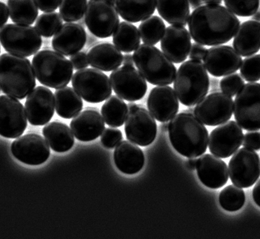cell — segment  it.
Wrapping results in <instances>:
<instances>
[{"instance_id": "cell-1", "label": "cell", "mask_w": 260, "mask_h": 239, "mask_svg": "<svg viewBox=\"0 0 260 239\" xmlns=\"http://www.w3.org/2000/svg\"><path fill=\"white\" fill-rule=\"evenodd\" d=\"M188 26L194 43L215 47L229 43L235 36L240 20L222 5L206 4L194 9Z\"/></svg>"}, {"instance_id": "cell-2", "label": "cell", "mask_w": 260, "mask_h": 239, "mask_svg": "<svg viewBox=\"0 0 260 239\" xmlns=\"http://www.w3.org/2000/svg\"><path fill=\"white\" fill-rule=\"evenodd\" d=\"M169 137L174 149L183 157L196 158L205 153L208 131L192 113H179L169 123Z\"/></svg>"}, {"instance_id": "cell-3", "label": "cell", "mask_w": 260, "mask_h": 239, "mask_svg": "<svg viewBox=\"0 0 260 239\" xmlns=\"http://www.w3.org/2000/svg\"><path fill=\"white\" fill-rule=\"evenodd\" d=\"M36 86L30 61L25 57L6 53L0 56V89L14 98H25Z\"/></svg>"}, {"instance_id": "cell-4", "label": "cell", "mask_w": 260, "mask_h": 239, "mask_svg": "<svg viewBox=\"0 0 260 239\" xmlns=\"http://www.w3.org/2000/svg\"><path fill=\"white\" fill-rule=\"evenodd\" d=\"M210 87L204 63L200 60L186 61L179 66L174 79V90L185 107H194L208 94Z\"/></svg>"}, {"instance_id": "cell-5", "label": "cell", "mask_w": 260, "mask_h": 239, "mask_svg": "<svg viewBox=\"0 0 260 239\" xmlns=\"http://www.w3.org/2000/svg\"><path fill=\"white\" fill-rule=\"evenodd\" d=\"M132 56L139 72L152 85H170L174 82L176 66L159 49L144 43L135 50Z\"/></svg>"}, {"instance_id": "cell-6", "label": "cell", "mask_w": 260, "mask_h": 239, "mask_svg": "<svg viewBox=\"0 0 260 239\" xmlns=\"http://www.w3.org/2000/svg\"><path fill=\"white\" fill-rule=\"evenodd\" d=\"M34 75L42 85L60 89L72 78L73 66L70 60L54 50H43L36 53L32 60Z\"/></svg>"}, {"instance_id": "cell-7", "label": "cell", "mask_w": 260, "mask_h": 239, "mask_svg": "<svg viewBox=\"0 0 260 239\" xmlns=\"http://www.w3.org/2000/svg\"><path fill=\"white\" fill-rule=\"evenodd\" d=\"M0 43L7 52L27 58L38 52L42 39L35 27L14 23L0 28Z\"/></svg>"}, {"instance_id": "cell-8", "label": "cell", "mask_w": 260, "mask_h": 239, "mask_svg": "<svg viewBox=\"0 0 260 239\" xmlns=\"http://www.w3.org/2000/svg\"><path fill=\"white\" fill-rule=\"evenodd\" d=\"M234 113L242 129L260 130V84L250 82L242 86L234 100Z\"/></svg>"}, {"instance_id": "cell-9", "label": "cell", "mask_w": 260, "mask_h": 239, "mask_svg": "<svg viewBox=\"0 0 260 239\" xmlns=\"http://www.w3.org/2000/svg\"><path fill=\"white\" fill-rule=\"evenodd\" d=\"M73 89L84 100L89 103L104 101L112 94L110 78L100 70L84 69L72 76Z\"/></svg>"}, {"instance_id": "cell-10", "label": "cell", "mask_w": 260, "mask_h": 239, "mask_svg": "<svg viewBox=\"0 0 260 239\" xmlns=\"http://www.w3.org/2000/svg\"><path fill=\"white\" fill-rule=\"evenodd\" d=\"M84 20L88 30L99 39L111 37L120 22L115 4L110 0H88Z\"/></svg>"}, {"instance_id": "cell-11", "label": "cell", "mask_w": 260, "mask_h": 239, "mask_svg": "<svg viewBox=\"0 0 260 239\" xmlns=\"http://www.w3.org/2000/svg\"><path fill=\"white\" fill-rule=\"evenodd\" d=\"M229 175L234 185L241 188L252 187L260 177L258 153L246 147L238 149L229 163Z\"/></svg>"}, {"instance_id": "cell-12", "label": "cell", "mask_w": 260, "mask_h": 239, "mask_svg": "<svg viewBox=\"0 0 260 239\" xmlns=\"http://www.w3.org/2000/svg\"><path fill=\"white\" fill-rule=\"evenodd\" d=\"M125 133L128 141L139 146H148L157 135V125L150 111L136 105L128 109L125 121Z\"/></svg>"}, {"instance_id": "cell-13", "label": "cell", "mask_w": 260, "mask_h": 239, "mask_svg": "<svg viewBox=\"0 0 260 239\" xmlns=\"http://www.w3.org/2000/svg\"><path fill=\"white\" fill-rule=\"evenodd\" d=\"M234 113L232 97L220 92L212 93L196 104L194 114L204 124L215 127L226 123Z\"/></svg>"}, {"instance_id": "cell-14", "label": "cell", "mask_w": 260, "mask_h": 239, "mask_svg": "<svg viewBox=\"0 0 260 239\" xmlns=\"http://www.w3.org/2000/svg\"><path fill=\"white\" fill-rule=\"evenodd\" d=\"M113 90L127 101L142 99L148 90L146 80L133 66H123L114 70L110 76Z\"/></svg>"}, {"instance_id": "cell-15", "label": "cell", "mask_w": 260, "mask_h": 239, "mask_svg": "<svg viewBox=\"0 0 260 239\" xmlns=\"http://www.w3.org/2000/svg\"><path fill=\"white\" fill-rule=\"evenodd\" d=\"M27 115L18 99L8 95L0 96V135L15 139L27 128Z\"/></svg>"}, {"instance_id": "cell-16", "label": "cell", "mask_w": 260, "mask_h": 239, "mask_svg": "<svg viewBox=\"0 0 260 239\" xmlns=\"http://www.w3.org/2000/svg\"><path fill=\"white\" fill-rule=\"evenodd\" d=\"M243 131L234 121H228L212 130L208 137V148L212 154L220 158L231 157L242 145Z\"/></svg>"}, {"instance_id": "cell-17", "label": "cell", "mask_w": 260, "mask_h": 239, "mask_svg": "<svg viewBox=\"0 0 260 239\" xmlns=\"http://www.w3.org/2000/svg\"><path fill=\"white\" fill-rule=\"evenodd\" d=\"M11 151L18 161L26 165H39L46 162L50 155V147L38 134H26L12 142Z\"/></svg>"}, {"instance_id": "cell-18", "label": "cell", "mask_w": 260, "mask_h": 239, "mask_svg": "<svg viewBox=\"0 0 260 239\" xmlns=\"http://www.w3.org/2000/svg\"><path fill=\"white\" fill-rule=\"evenodd\" d=\"M54 95L46 87H36L27 96L25 112L28 122L34 126L47 124L54 116Z\"/></svg>"}, {"instance_id": "cell-19", "label": "cell", "mask_w": 260, "mask_h": 239, "mask_svg": "<svg viewBox=\"0 0 260 239\" xmlns=\"http://www.w3.org/2000/svg\"><path fill=\"white\" fill-rule=\"evenodd\" d=\"M204 65L212 76L225 77L240 69L242 59L240 54L229 46H215L207 50Z\"/></svg>"}, {"instance_id": "cell-20", "label": "cell", "mask_w": 260, "mask_h": 239, "mask_svg": "<svg viewBox=\"0 0 260 239\" xmlns=\"http://www.w3.org/2000/svg\"><path fill=\"white\" fill-rule=\"evenodd\" d=\"M160 48L171 62L182 63L188 57L191 48L190 32L180 25L167 27L160 39Z\"/></svg>"}, {"instance_id": "cell-21", "label": "cell", "mask_w": 260, "mask_h": 239, "mask_svg": "<svg viewBox=\"0 0 260 239\" xmlns=\"http://www.w3.org/2000/svg\"><path fill=\"white\" fill-rule=\"evenodd\" d=\"M147 105L152 116L160 123L171 120L179 110L178 96L174 89L167 85L153 88L148 96Z\"/></svg>"}, {"instance_id": "cell-22", "label": "cell", "mask_w": 260, "mask_h": 239, "mask_svg": "<svg viewBox=\"0 0 260 239\" xmlns=\"http://www.w3.org/2000/svg\"><path fill=\"white\" fill-rule=\"evenodd\" d=\"M196 169L200 181L211 189L224 187L230 177L226 163L214 155L200 156L197 159Z\"/></svg>"}, {"instance_id": "cell-23", "label": "cell", "mask_w": 260, "mask_h": 239, "mask_svg": "<svg viewBox=\"0 0 260 239\" xmlns=\"http://www.w3.org/2000/svg\"><path fill=\"white\" fill-rule=\"evenodd\" d=\"M86 41L87 33L82 25L67 22L54 35L52 47L64 56H72L82 50Z\"/></svg>"}, {"instance_id": "cell-24", "label": "cell", "mask_w": 260, "mask_h": 239, "mask_svg": "<svg viewBox=\"0 0 260 239\" xmlns=\"http://www.w3.org/2000/svg\"><path fill=\"white\" fill-rule=\"evenodd\" d=\"M70 125L75 137L83 142L94 141L106 129L103 117L96 109L80 111L73 118Z\"/></svg>"}, {"instance_id": "cell-25", "label": "cell", "mask_w": 260, "mask_h": 239, "mask_svg": "<svg viewBox=\"0 0 260 239\" xmlns=\"http://www.w3.org/2000/svg\"><path fill=\"white\" fill-rule=\"evenodd\" d=\"M114 161L122 173L136 175L143 169L145 157L139 145L130 141H123L114 149Z\"/></svg>"}, {"instance_id": "cell-26", "label": "cell", "mask_w": 260, "mask_h": 239, "mask_svg": "<svg viewBox=\"0 0 260 239\" xmlns=\"http://www.w3.org/2000/svg\"><path fill=\"white\" fill-rule=\"evenodd\" d=\"M234 50L242 57H248L260 50V22L248 20L238 28L234 43Z\"/></svg>"}, {"instance_id": "cell-27", "label": "cell", "mask_w": 260, "mask_h": 239, "mask_svg": "<svg viewBox=\"0 0 260 239\" xmlns=\"http://www.w3.org/2000/svg\"><path fill=\"white\" fill-rule=\"evenodd\" d=\"M88 63L93 69L103 72H111L122 63L123 56L121 50L111 43H100L92 47L88 53Z\"/></svg>"}, {"instance_id": "cell-28", "label": "cell", "mask_w": 260, "mask_h": 239, "mask_svg": "<svg viewBox=\"0 0 260 239\" xmlns=\"http://www.w3.org/2000/svg\"><path fill=\"white\" fill-rule=\"evenodd\" d=\"M115 7L118 15L123 20L138 23L154 13L156 0H117Z\"/></svg>"}, {"instance_id": "cell-29", "label": "cell", "mask_w": 260, "mask_h": 239, "mask_svg": "<svg viewBox=\"0 0 260 239\" xmlns=\"http://www.w3.org/2000/svg\"><path fill=\"white\" fill-rule=\"evenodd\" d=\"M42 133L50 148L57 153H65L75 144L74 134L68 125L60 122L47 123Z\"/></svg>"}, {"instance_id": "cell-30", "label": "cell", "mask_w": 260, "mask_h": 239, "mask_svg": "<svg viewBox=\"0 0 260 239\" xmlns=\"http://www.w3.org/2000/svg\"><path fill=\"white\" fill-rule=\"evenodd\" d=\"M156 9L166 22L185 26L190 17L188 0H156Z\"/></svg>"}, {"instance_id": "cell-31", "label": "cell", "mask_w": 260, "mask_h": 239, "mask_svg": "<svg viewBox=\"0 0 260 239\" xmlns=\"http://www.w3.org/2000/svg\"><path fill=\"white\" fill-rule=\"evenodd\" d=\"M55 110L58 116L70 119L78 115L83 109L81 96L71 87H62L54 93Z\"/></svg>"}, {"instance_id": "cell-32", "label": "cell", "mask_w": 260, "mask_h": 239, "mask_svg": "<svg viewBox=\"0 0 260 239\" xmlns=\"http://www.w3.org/2000/svg\"><path fill=\"white\" fill-rule=\"evenodd\" d=\"M8 9L15 24L31 25L38 18V8L34 0H8Z\"/></svg>"}, {"instance_id": "cell-33", "label": "cell", "mask_w": 260, "mask_h": 239, "mask_svg": "<svg viewBox=\"0 0 260 239\" xmlns=\"http://www.w3.org/2000/svg\"><path fill=\"white\" fill-rule=\"evenodd\" d=\"M140 35L137 27L131 23L122 21L113 33L114 46L122 52L130 53L140 45Z\"/></svg>"}, {"instance_id": "cell-34", "label": "cell", "mask_w": 260, "mask_h": 239, "mask_svg": "<svg viewBox=\"0 0 260 239\" xmlns=\"http://www.w3.org/2000/svg\"><path fill=\"white\" fill-rule=\"evenodd\" d=\"M128 112L127 104L119 96H110L102 107V115L106 124L111 127H122Z\"/></svg>"}, {"instance_id": "cell-35", "label": "cell", "mask_w": 260, "mask_h": 239, "mask_svg": "<svg viewBox=\"0 0 260 239\" xmlns=\"http://www.w3.org/2000/svg\"><path fill=\"white\" fill-rule=\"evenodd\" d=\"M166 24L159 16H152L139 26L140 39L144 43L148 45H156L160 42L166 30Z\"/></svg>"}, {"instance_id": "cell-36", "label": "cell", "mask_w": 260, "mask_h": 239, "mask_svg": "<svg viewBox=\"0 0 260 239\" xmlns=\"http://www.w3.org/2000/svg\"><path fill=\"white\" fill-rule=\"evenodd\" d=\"M246 201L244 191L241 187L230 185L219 195L220 206L228 212H236L242 209Z\"/></svg>"}, {"instance_id": "cell-37", "label": "cell", "mask_w": 260, "mask_h": 239, "mask_svg": "<svg viewBox=\"0 0 260 239\" xmlns=\"http://www.w3.org/2000/svg\"><path fill=\"white\" fill-rule=\"evenodd\" d=\"M62 18L58 12H45L35 23V28L41 36L50 38L56 33L62 25Z\"/></svg>"}, {"instance_id": "cell-38", "label": "cell", "mask_w": 260, "mask_h": 239, "mask_svg": "<svg viewBox=\"0 0 260 239\" xmlns=\"http://www.w3.org/2000/svg\"><path fill=\"white\" fill-rule=\"evenodd\" d=\"M88 0H62L59 14L66 22H76L84 17Z\"/></svg>"}, {"instance_id": "cell-39", "label": "cell", "mask_w": 260, "mask_h": 239, "mask_svg": "<svg viewBox=\"0 0 260 239\" xmlns=\"http://www.w3.org/2000/svg\"><path fill=\"white\" fill-rule=\"evenodd\" d=\"M229 10L242 17H248L258 10L260 0H224Z\"/></svg>"}, {"instance_id": "cell-40", "label": "cell", "mask_w": 260, "mask_h": 239, "mask_svg": "<svg viewBox=\"0 0 260 239\" xmlns=\"http://www.w3.org/2000/svg\"><path fill=\"white\" fill-rule=\"evenodd\" d=\"M241 76L248 82H256L260 80V54L246 57L240 66Z\"/></svg>"}, {"instance_id": "cell-41", "label": "cell", "mask_w": 260, "mask_h": 239, "mask_svg": "<svg viewBox=\"0 0 260 239\" xmlns=\"http://www.w3.org/2000/svg\"><path fill=\"white\" fill-rule=\"evenodd\" d=\"M244 85V81L238 73H232L225 76L224 78L221 79L220 82L221 91L230 96H236L238 91L240 90Z\"/></svg>"}, {"instance_id": "cell-42", "label": "cell", "mask_w": 260, "mask_h": 239, "mask_svg": "<svg viewBox=\"0 0 260 239\" xmlns=\"http://www.w3.org/2000/svg\"><path fill=\"white\" fill-rule=\"evenodd\" d=\"M122 140V131L118 128H106L101 135L102 145L107 149H113Z\"/></svg>"}, {"instance_id": "cell-43", "label": "cell", "mask_w": 260, "mask_h": 239, "mask_svg": "<svg viewBox=\"0 0 260 239\" xmlns=\"http://www.w3.org/2000/svg\"><path fill=\"white\" fill-rule=\"evenodd\" d=\"M242 145L244 147L253 149L260 150V132L259 131H249L243 136Z\"/></svg>"}, {"instance_id": "cell-44", "label": "cell", "mask_w": 260, "mask_h": 239, "mask_svg": "<svg viewBox=\"0 0 260 239\" xmlns=\"http://www.w3.org/2000/svg\"><path fill=\"white\" fill-rule=\"evenodd\" d=\"M71 62H72L73 69L76 70H80V69H86L88 66V55L84 51H80L71 56Z\"/></svg>"}, {"instance_id": "cell-45", "label": "cell", "mask_w": 260, "mask_h": 239, "mask_svg": "<svg viewBox=\"0 0 260 239\" xmlns=\"http://www.w3.org/2000/svg\"><path fill=\"white\" fill-rule=\"evenodd\" d=\"M38 9L44 12H54L60 5L62 0H34Z\"/></svg>"}, {"instance_id": "cell-46", "label": "cell", "mask_w": 260, "mask_h": 239, "mask_svg": "<svg viewBox=\"0 0 260 239\" xmlns=\"http://www.w3.org/2000/svg\"><path fill=\"white\" fill-rule=\"evenodd\" d=\"M207 50H208L203 45L194 43V44H191L189 57H190V59H193V60L201 61L204 59Z\"/></svg>"}, {"instance_id": "cell-47", "label": "cell", "mask_w": 260, "mask_h": 239, "mask_svg": "<svg viewBox=\"0 0 260 239\" xmlns=\"http://www.w3.org/2000/svg\"><path fill=\"white\" fill-rule=\"evenodd\" d=\"M9 18L8 6L4 3L0 2V28L8 22Z\"/></svg>"}, {"instance_id": "cell-48", "label": "cell", "mask_w": 260, "mask_h": 239, "mask_svg": "<svg viewBox=\"0 0 260 239\" xmlns=\"http://www.w3.org/2000/svg\"><path fill=\"white\" fill-rule=\"evenodd\" d=\"M252 194L254 202L260 207V179L254 186Z\"/></svg>"}, {"instance_id": "cell-49", "label": "cell", "mask_w": 260, "mask_h": 239, "mask_svg": "<svg viewBox=\"0 0 260 239\" xmlns=\"http://www.w3.org/2000/svg\"><path fill=\"white\" fill-rule=\"evenodd\" d=\"M122 62H123V65H124V66H133V65H134V59H133V56H132V54H125L124 57H123V60H122Z\"/></svg>"}, {"instance_id": "cell-50", "label": "cell", "mask_w": 260, "mask_h": 239, "mask_svg": "<svg viewBox=\"0 0 260 239\" xmlns=\"http://www.w3.org/2000/svg\"><path fill=\"white\" fill-rule=\"evenodd\" d=\"M196 163H197V160L196 158H189L186 161V168L190 170H194L196 168Z\"/></svg>"}, {"instance_id": "cell-51", "label": "cell", "mask_w": 260, "mask_h": 239, "mask_svg": "<svg viewBox=\"0 0 260 239\" xmlns=\"http://www.w3.org/2000/svg\"><path fill=\"white\" fill-rule=\"evenodd\" d=\"M188 2L191 8L196 9L202 5L203 1L202 0H188Z\"/></svg>"}, {"instance_id": "cell-52", "label": "cell", "mask_w": 260, "mask_h": 239, "mask_svg": "<svg viewBox=\"0 0 260 239\" xmlns=\"http://www.w3.org/2000/svg\"><path fill=\"white\" fill-rule=\"evenodd\" d=\"M206 4H220L222 0H202Z\"/></svg>"}, {"instance_id": "cell-53", "label": "cell", "mask_w": 260, "mask_h": 239, "mask_svg": "<svg viewBox=\"0 0 260 239\" xmlns=\"http://www.w3.org/2000/svg\"><path fill=\"white\" fill-rule=\"evenodd\" d=\"M253 20L260 22V11H257L252 16Z\"/></svg>"}, {"instance_id": "cell-54", "label": "cell", "mask_w": 260, "mask_h": 239, "mask_svg": "<svg viewBox=\"0 0 260 239\" xmlns=\"http://www.w3.org/2000/svg\"><path fill=\"white\" fill-rule=\"evenodd\" d=\"M160 129H161V131H162L163 132L168 131L169 123H163V124H161V126H160Z\"/></svg>"}, {"instance_id": "cell-55", "label": "cell", "mask_w": 260, "mask_h": 239, "mask_svg": "<svg viewBox=\"0 0 260 239\" xmlns=\"http://www.w3.org/2000/svg\"><path fill=\"white\" fill-rule=\"evenodd\" d=\"M79 24H80V25H84L85 24V20H84V18L80 19V20H79Z\"/></svg>"}, {"instance_id": "cell-56", "label": "cell", "mask_w": 260, "mask_h": 239, "mask_svg": "<svg viewBox=\"0 0 260 239\" xmlns=\"http://www.w3.org/2000/svg\"><path fill=\"white\" fill-rule=\"evenodd\" d=\"M194 109L190 108V109H189V110H187V111H188V112H190V113H193V112H194Z\"/></svg>"}, {"instance_id": "cell-57", "label": "cell", "mask_w": 260, "mask_h": 239, "mask_svg": "<svg viewBox=\"0 0 260 239\" xmlns=\"http://www.w3.org/2000/svg\"><path fill=\"white\" fill-rule=\"evenodd\" d=\"M110 2H112L113 4H115V3L117 2V0H110Z\"/></svg>"}, {"instance_id": "cell-58", "label": "cell", "mask_w": 260, "mask_h": 239, "mask_svg": "<svg viewBox=\"0 0 260 239\" xmlns=\"http://www.w3.org/2000/svg\"><path fill=\"white\" fill-rule=\"evenodd\" d=\"M0 50H1V47H0Z\"/></svg>"}]
</instances>
